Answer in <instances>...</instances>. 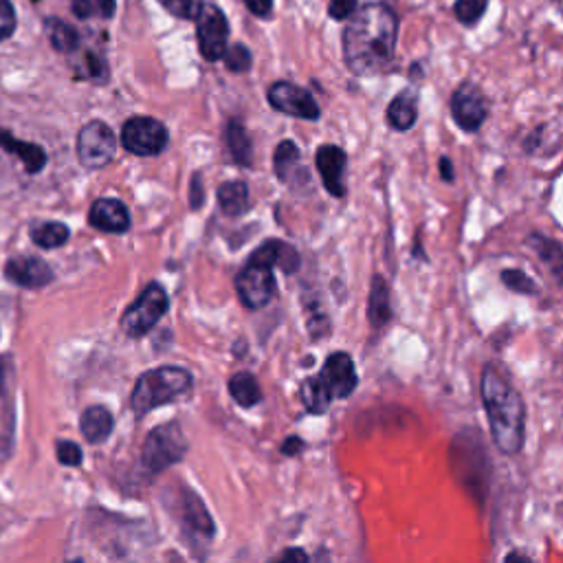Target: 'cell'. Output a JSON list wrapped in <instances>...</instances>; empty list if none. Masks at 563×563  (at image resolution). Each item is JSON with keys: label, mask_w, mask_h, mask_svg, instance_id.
<instances>
[{"label": "cell", "mask_w": 563, "mask_h": 563, "mask_svg": "<svg viewBox=\"0 0 563 563\" xmlns=\"http://www.w3.org/2000/svg\"><path fill=\"white\" fill-rule=\"evenodd\" d=\"M399 40V18L385 5L372 3L352 14L344 31V58L348 69L361 75H379L394 60Z\"/></svg>", "instance_id": "1"}, {"label": "cell", "mask_w": 563, "mask_h": 563, "mask_svg": "<svg viewBox=\"0 0 563 563\" xmlns=\"http://www.w3.org/2000/svg\"><path fill=\"white\" fill-rule=\"evenodd\" d=\"M482 401L495 447L506 456H515L524 447L526 407L520 392L495 366H487L482 372Z\"/></svg>", "instance_id": "2"}, {"label": "cell", "mask_w": 563, "mask_h": 563, "mask_svg": "<svg viewBox=\"0 0 563 563\" xmlns=\"http://www.w3.org/2000/svg\"><path fill=\"white\" fill-rule=\"evenodd\" d=\"M300 258L293 247L284 245V242L271 240L253 253V258L245 269L240 271L236 280V289L242 304L247 308H262L271 302L275 293V278H273V267H282L284 271H295Z\"/></svg>", "instance_id": "3"}, {"label": "cell", "mask_w": 563, "mask_h": 563, "mask_svg": "<svg viewBox=\"0 0 563 563\" xmlns=\"http://www.w3.org/2000/svg\"><path fill=\"white\" fill-rule=\"evenodd\" d=\"M192 388V374L185 368L165 366L141 374L135 390L130 396V407L137 416L148 414L150 410L170 401L181 399Z\"/></svg>", "instance_id": "4"}, {"label": "cell", "mask_w": 563, "mask_h": 563, "mask_svg": "<svg viewBox=\"0 0 563 563\" xmlns=\"http://www.w3.org/2000/svg\"><path fill=\"white\" fill-rule=\"evenodd\" d=\"M451 467H454L456 478L465 487L478 495L482 500L489 489V460L484 451L480 432L467 429L460 436H456L454 447H451Z\"/></svg>", "instance_id": "5"}, {"label": "cell", "mask_w": 563, "mask_h": 563, "mask_svg": "<svg viewBox=\"0 0 563 563\" xmlns=\"http://www.w3.org/2000/svg\"><path fill=\"white\" fill-rule=\"evenodd\" d=\"M187 451V440L181 432V427L176 423L159 425L148 434L146 443H143L141 460L143 467L150 473H161L168 467L181 462Z\"/></svg>", "instance_id": "6"}, {"label": "cell", "mask_w": 563, "mask_h": 563, "mask_svg": "<svg viewBox=\"0 0 563 563\" xmlns=\"http://www.w3.org/2000/svg\"><path fill=\"white\" fill-rule=\"evenodd\" d=\"M165 311H168V295H165L161 284L154 282L128 308L124 319H121V328L128 337H143L159 324Z\"/></svg>", "instance_id": "7"}, {"label": "cell", "mask_w": 563, "mask_h": 563, "mask_svg": "<svg viewBox=\"0 0 563 563\" xmlns=\"http://www.w3.org/2000/svg\"><path fill=\"white\" fill-rule=\"evenodd\" d=\"M115 132L104 121H91L77 135V159L84 168H104L115 157Z\"/></svg>", "instance_id": "8"}, {"label": "cell", "mask_w": 563, "mask_h": 563, "mask_svg": "<svg viewBox=\"0 0 563 563\" xmlns=\"http://www.w3.org/2000/svg\"><path fill=\"white\" fill-rule=\"evenodd\" d=\"M196 38L198 49H201V55L207 62L225 58L229 25L225 14L216 5H203L201 14L196 16Z\"/></svg>", "instance_id": "9"}, {"label": "cell", "mask_w": 563, "mask_h": 563, "mask_svg": "<svg viewBox=\"0 0 563 563\" xmlns=\"http://www.w3.org/2000/svg\"><path fill=\"white\" fill-rule=\"evenodd\" d=\"M121 143L124 148L139 157H152L168 146V130L161 121L152 117H132L121 130Z\"/></svg>", "instance_id": "10"}, {"label": "cell", "mask_w": 563, "mask_h": 563, "mask_svg": "<svg viewBox=\"0 0 563 563\" xmlns=\"http://www.w3.org/2000/svg\"><path fill=\"white\" fill-rule=\"evenodd\" d=\"M451 115L465 132H478L489 115V104L482 88L473 82H462L451 97Z\"/></svg>", "instance_id": "11"}, {"label": "cell", "mask_w": 563, "mask_h": 563, "mask_svg": "<svg viewBox=\"0 0 563 563\" xmlns=\"http://www.w3.org/2000/svg\"><path fill=\"white\" fill-rule=\"evenodd\" d=\"M269 102L275 110L284 115L300 117V119H319V106L313 95L304 91L302 86L291 82H278L269 88Z\"/></svg>", "instance_id": "12"}, {"label": "cell", "mask_w": 563, "mask_h": 563, "mask_svg": "<svg viewBox=\"0 0 563 563\" xmlns=\"http://www.w3.org/2000/svg\"><path fill=\"white\" fill-rule=\"evenodd\" d=\"M317 377L322 379L328 394L333 396V399H346V396H350L357 388L355 363H352L350 355H346V352H335V355H330Z\"/></svg>", "instance_id": "13"}, {"label": "cell", "mask_w": 563, "mask_h": 563, "mask_svg": "<svg viewBox=\"0 0 563 563\" xmlns=\"http://www.w3.org/2000/svg\"><path fill=\"white\" fill-rule=\"evenodd\" d=\"M315 161H317L319 174H322L326 190L337 198L344 196L346 194L344 176H346V163H348L346 152L337 146H322L317 150Z\"/></svg>", "instance_id": "14"}, {"label": "cell", "mask_w": 563, "mask_h": 563, "mask_svg": "<svg viewBox=\"0 0 563 563\" xmlns=\"http://www.w3.org/2000/svg\"><path fill=\"white\" fill-rule=\"evenodd\" d=\"M91 225L106 234H124L130 229V214L126 205L115 198H99L93 203L91 214H88Z\"/></svg>", "instance_id": "15"}, {"label": "cell", "mask_w": 563, "mask_h": 563, "mask_svg": "<svg viewBox=\"0 0 563 563\" xmlns=\"http://www.w3.org/2000/svg\"><path fill=\"white\" fill-rule=\"evenodd\" d=\"M7 278L18 284L25 286V289H42L44 284H49L53 280V273L49 269V264L38 258H14L7 262L5 267Z\"/></svg>", "instance_id": "16"}, {"label": "cell", "mask_w": 563, "mask_h": 563, "mask_svg": "<svg viewBox=\"0 0 563 563\" xmlns=\"http://www.w3.org/2000/svg\"><path fill=\"white\" fill-rule=\"evenodd\" d=\"M0 148L9 154H14V157H18L22 161V165H25V168L33 174L40 172L44 168V163H47V154H44V150L40 146H36V143L20 141L5 130H0Z\"/></svg>", "instance_id": "17"}, {"label": "cell", "mask_w": 563, "mask_h": 563, "mask_svg": "<svg viewBox=\"0 0 563 563\" xmlns=\"http://www.w3.org/2000/svg\"><path fill=\"white\" fill-rule=\"evenodd\" d=\"M368 319L372 328H383L392 319V302H390V286L381 275H374L370 286V300H368Z\"/></svg>", "instance_id": "18"}, {"label": "cell", "mask_w": 563, "mask_h": 563, "mask_svg": "<svg viewBox=\"0 0 563 563\" xmlns=\"http://www.w3.org/2000/svg\"><path fill=\"white\" fill-rule=\"evenodd\" d=\"M385 117H388V124L394 130L405 132V130L414 128L416 119H418V97H416V93L403 91V93L396 95L390 102Z\"/></svg>", "instance_id": "19"}, {"label": "cell", "mask_w": 563, "mask_h": 563, "mask_svg": "<svg viewBox=\"0 0 563 563\" xmlns=\"http://www.w3.org/2000/svg\"><path fill=\"white\" fill-rule=\"evenodd\" d=\"M181 511H183V522L190 526L196 535H201V537L214 535L212 517H209L205 504L198 500L192 491H183Z\"/></svg>", "instance_id": "20"}, {"label": "cell", "mask_w": 563, "mask_h": 563, "mask_svg": "<svg viewBox=\"0 0 563 563\" xmlns=\"http://www.w3.org/2000/svg\"><path fill=\"white\" fill-rule=\"evenodd\" d=\"M80 427L88 443H104L113 432V414L102 405H93L82 414Z\"/></svg>", "instance_id": "21"}, {"label": "cell", "mask_w": 563, "mask_h": 563, "mask_svg": "<svg viewBox=\"0 0 563 563\" xmlns=\"http://www.w3.org/2000/svg\"><path fill=\"white\" fill-rule=\"evenodd\" d=\"M526 245L535 251V256L542 260V264H546V269L553 273L557 280L563 278V249L557 240L542 234H533L528 236Z\"/></svg>", "instance_id": "22"}, {"label": "cell", "mask_w": 563, "mask_h": 563, "mask_svg": "<svg viewBox=\"0 0 563 563\" xmlns=\"http://www.w3.org/2000/svg\"><path fill=\"white\" fill-rule=\"evenodd\" d=\"M218 205L227 216H240L247 212L249 207V190L245 183L231 181L220 185L218 190Z\"/></svg>", "instance_id": "23"}, {"label": "cell", "mask_w": 563, "mask_h": 563, "mask_svg": "<svg viewBox=\"0 0 563 563\" xmlns=\"http://www.w3.org/2000/svg\"><path fill=\"white\" fill-rule=\"evenodd\" d=\"M229 394H231V399L242 407H251V405L260 403V399H262L260 385H258L256 377H251L249 372H238L236 377H231Z\"/></svg>", "instance_id": "24"}, {"label": "cell", "mask_w": 563, "mask_h": 563, "mask_svg": "<svg viewBox=\"0 0 563 563\" xmlns=\"http://www.w3.org/2000/svg\"><path fill=\"white\" fill-rule=\"evenodd\" d=\"M300 394H302V401H304V405H306V410L313 412V414L326 412L330 401H333V396L328 394L326 385L322 383V379H319V377L306 379V381L302 383Z\"/></svg>", "instance_id": "25"}, {"label": "cell", "mask_w": 563, "mask_h": 563, "mask_svg": "<svg viewBox=\"0 0 563 563\" xmlns=\"http://www.w3.org/2000/svg\"><path fill=\"white\" fill-rule=\"evenodd\" d=\"M31 238L42 249L62 247L69 240V227L62 223H40L31 229Z\"/></svg>", "instance_id": "26"}, {"label": "cell", "mask_w": 563, "mask_h": 563, "mask_svg": "<svg viewBox=\"0 0 563 563\" xmlns=\"http://www.w3.org/2000/svg\"><path fill=\"white\" fill-rule=\"evenodd\" d=\"M47 36H49L53 47L62 51V53L73 51L77 47V42H80L75 29L71 25H66V22L58 20V18L47 20Z\"/></svg>", "instance_id": "27"}, {"label": "cell", "mask_w": 563, "mask_h": 563, "mask_svg": "<svg viewBox=\"0 0 563 563\" xmlns=\"http://www.w3.org/2000/svg\"><path fill=\"white\" fill-rule=\"evenodd\" d=\"M227 141H229L231 152H234L236 161L242 165H249L251 163V141H249L245 126L238 124V121H231Z\"/></svg>", "instance_id": "28"}, {"label": "cell", "mask_w": 563, "mask_h": 563, "mask_svg": "<svg viewBox=\"0 0 563 563\" xmlns=\"http://www.w3.org/2000/svg\"><path fill=\"white\" fill-rule=\"evenodd\" d=\"M297 163H300V150H297L293 141H282L278 150H275V172H278L282 181L289 179Z\"/></svg>", "instance_id": "29"}, {"label": "cell", "mask_w": 563, "mask_h": 563, "mask_svg": "<svg viewBox=\"0 0 563 563\" xmlns=\"http://www.w3.org/2000/svg\"><path fill=\"white\" fill-rule=\"evenodd\" d=\"M487 5H489V0H456L454 14L462 22V25L471 27V25H476V22L484 16Z\"/></svg>", "instance_id": "30"}, {"label": "cell", "mask_w": 563, "mask_h": 563, "mask_svg": "<svg viewBox=\"0 0 563 563\" xmlns=\"http://www.w3.org/2000/svg\"><path fill=\"white\" fill-rule=\"evenodd\" d=\"M502 282L515 293H524V295H535L537 293V284L520 269L502 271Z\"/></svg>", "instance_id": "31"}, {"label": "cell", "mask_w": 563, "mask_h": 563, "mask_svg": "<svg viewBox=\"0 0 563 563\" xmlns=\"http://www.w3.org/2000/svg\"><path fill=\"white\" fill-rule=\"evenodd\" d=\"M157 3L179 18H196L203 9L201 0H157Z\"/></svg>", "instance_id": "32"}, {"label": "cell", "mask_w": 563, "mask_h": 563, "mask_svg": "<svg viewBox=\"0 0 563 563\" xmlns=\"http://www.w3.org/2000/svg\"><path fill=\"white\" fill-rule=\"evenodd\" d=\"M225 62L231 71H247L249 66H251V53L247 47H242V44H238V47H231L227 49L225 53Z\"/></svg>", "instance_id": "33"}, {"label": "cell", "mask_w": 563, "mask_h": 563, "mask_svg": "<svg viewBox=\"0 0 563 563\" xmlns=\"http://www.w3.org/2000/svg\"><path fill=\"white\" fill-rule=\"evenodd\" d=\"M58 460L66 467H77L82 462V449L71 440H60L58 443Z\"/></svg>", "instance_id": "34"}, {"label": "cell", "mask_w": 563, "mask_h": 563, "mask_svg": "<svg viewBox=\"0 0 563 563\" xmlns=\"http://www.w3.org/2000/svg\"><path fill=\"white\" fill-rule=\"evenodd\" d=\"M16 29V14L9 0H0V40H7Z\"/></svg>", "instance_id": "35"}, {"label": "cell", "mask_w": 563, "mask_h": 563, "mask_svg": "<svg viewBox=\"0 0 563 563\" xmlns=\"http://www.w3.org/2000/svg\"><path fill=\"white\" fill-rule=\"evenodd\" d=\"M328 11L335 20L352 18L357 11V0H328Z\"/></svg>", "instance_id": "36"}, {"label": "cell", "mask_w": 563, "mask_h": 563, "mask_svg": "<svg viewBox=\"0 0 563 563\" xmlns=\"http://www.w3.org/2000/svg\"><path fill=\"white\" fill-rule=\"evenodd\" d=\"M245 5L249 7L251 14H256L260 18H267L273 9V0H245Z\"/></svg>", "instance_id": "37"}, {"label": "cell", "mask_w": 563, "mask_h": 563, "mask_svg": "<svg viewBox=\"0 0 563 563\" xmlns=\"http://www.w3.org/2000/svg\"><path fill=\"white\" fill-rule=\"evenodd\" d=\"M95 14L102 18H113L115 14V0H91Z\"/></svg>", "instance_id": "38"}, {"label": "cell", "mask_w": 563, "mask_h": 563, "mask_svg": "<svg viewBox=\"0 0 563 563\" xmlns=\"http://www.w3.org/2000/svg\"><path fill=\"white\" fill-rule=\"evenodd\" d=\"M278 563H308V555L300 548H291V550H286Z\"/></svg>", "instance_id": "39"}, {"label": "cell", "mask_w": 563, "mask_h": 563, "mask_svg": "<svg viewBox=\"0 0 563 563\" xmlns=\"http://www.w3.org/2000/svg\"><path fill=\"white\" fill-rule=\"evenodd\" d=\"M438 172L440 176H443V181L451 183L456 179V174H454V165H451V159L449 157H440L438 161Z\"/></svg>", "instance_id": "40"}, {"label": "cell", "mask_w": 563, "mask_h": 563, "mask_svg": "<svg viewBox=\"0 0 563 563\" xmlns=\"http://www.w3.org/2000/svg\"><path fill=\"white\" fill-rule=\"evenodd\" d=\"M73 7H75V14L80 16V18H88V16H91L93 11H95L91 0H75Z\"/></svg>", "instance_id": "41"}, {"label": "cell", "mask_w": 563, "mask_h": 563, "mask_svg": "<svg viewBox=\"0 0 563 563\" xmlns=\"http://www.w3.org/2000/svg\"><path fill=\"white\" fill-rule=\"evenodd\" d=\"M302 449H304V443H302L300 438H289V440H286V443H284V447H282L284 454H291V456H295L297 451H302Z\"/></svg>", "instance_id": "42"}, {"label": "cell", "mask_w": 563, "mask_h": 563, "mask_svg": "<svg viewBox=\"0 0 563 563\" xmlns=\"http://www.w3.org/2000/svg\"><path fill=\"white\" fill-rule=\"evenodd\" d=\"M504 563H531V559L524 557L522 553H511V555H506Z\"/></svg>", "instance_id": "43"}, {"label": "cell", "mask_w": 563, "mask_h": 563, "mask_svg": "<svg viewBox=\"0 0 563 563\" xmlns=\"http://www.w3.org/2000/svg\"><path fill=\"white\" fill-rule=\"evenodd\" d=\"M3 383H5V370L0 366V392H3Z\"/></svg>", "instance_id": "44"}, {"label": "cell", "mask_w": 563, "mask_h": 563, "mask_svg": "<svg viewBox=\"0 0 563 563\" xmlns=\"http://www.w3.org/2000/svg\"><path fill=\"white\" fill-rule=\"evenodd\" d=\"M71 563H82V561H71Z\"/></svg>", "instance_id": "45"}]
</instances>
